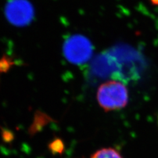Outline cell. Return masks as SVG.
<instances>
[{"mask_svg": "<svg viewBox=\"0 0 158 158\" xmlns=\"http://www.w3.org/2000/svg\"><path fill=\"white\" fill-rule=\"evenodd\" d=\"M97 101L106 111L120 110L128 103V93L127 87L121 82L107 81L99 86Z\"/></svg>", "mask_w": 158, "mask_h": 158, "instance_id": "1", "label": "cell"}, {"mask_svg": "<svg viewBox=\"0 0 158 158\" xmlns=\"http://www.w3.org/2000/svg\"><path fill=\"white\" fill-rule=\"evenodd\" d=\"M63 53L67 60L75 65H81L89 60L92 54L90 42L81 35L69 37L64 43Z\"/></svg>", "mask_w": 158, "mask_h": 158, "instance_id": "2", "label": "cell"}, {"mask_svg": "<svg viewBox=\"0 0 158 158\" xmlns=\"http://www.w3.org/2000/svg\"><path fill=\"white\" fill-rule=\"evenodd\" d=\"M8 21L15 26H25L31 22L34 9L27 0H10L6 7Z\"/></svg>", "mask_w": 158, "mask_h": 158, "instance_id": "3", "label": "cell"}, {"mask_svg": "<svg viewBox=\"0 0 158 158\" xmlns=\"http://www.w3.org/2000/svg\"><path fill=\"white\" fill-rule=\"evenodd\" d=\"M90 158H123V157L114 148H106L94 153Z\"/></svg>", "mask_w": 158, "mask_h": 158, "instance_id": "4", "label": "cell"}, {"mask_svg": "<svg viewBox=\"0 0 158 158\" xmlns=\"http://www.w3.org/2000/svg\"><path fill=\"white\" fill-rule=\"evenodd\" d=\"M150 2L154 6H158V0H150Z\"/></svg>", "mask_w": 158, "mask_h": 158, "instance_id": "5", "label": "cell"}, {"mask_svg": "<svg viewBox=\"0 0 158 158\" xmlns=\"http://www.w3.org/2000/svg\"><path fill=\"white\" fill-rule=\"evenodd\" d=\"M157 123H158V115H157Z\"/></svg>", "mask_w": 158, "mask_h": 158, "instance_id": "6", "label": "cell"}]
</instances>
